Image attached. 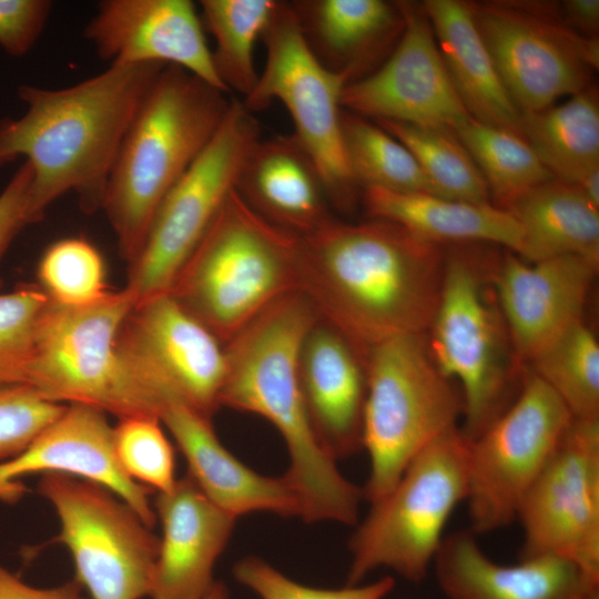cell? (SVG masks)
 I'll return each instance as SVG.
<instances>
[{
  "instance_id": "obj_1",
  "label": "cell",
  "mask_w": 599,
  "mask_h": 599,
  "mask_svg": "<svg viewBox=\"0 0 599 599\" xmlns=\"http://www.w3.org/2000/svg\"><path fill=\"white\" fill-rule=\"evenodd\" d=\"M300 238L298 291L365 361L383 342L428 331L445 246L382 219L347 223L332 216Z\"/></svg>"
},
{
  "instance_id": "obj_2",
  "label": "cell",
  "mask_w": 599,
  "mask_h": 599,
  "mask_svg": "<svg viewBox=\"0 0 599 599\" xmlns=\"http://www.w3.org/2000/svg\"><path fill=\"white\" fill-rule=\"evenodd\" d=\"M165 64L110 63L103 72L63 89L20 84L26 112L0 120V167L24 158L33 172L32 224L60 196L74 192L81 210H102L123 138Z\"/></svg>"
},
{
  "instance_id": "obj_3",
  "label": "cell",
  "mask_w": 599,
  "mask_h": 599,
  "mask_svg": "<svg viewBox=\"0 0 599 599\" xmlns=\"http://www.w3.org/2000/svg\"><path fill=\"white\" fill-rule=\"evenodd\" d=\"M317 318L309 300L295 291L227 342L220 406L256 414L281 434L290 459L284 476L300 497L303 521L356 525L363 490L318 443L301 390L300 351Z\"/></svg>"
},
{
  "instance_id": "obj_4",
  "label": "cell",
  "mask_w": 599,
  "mask_h": 599,
  "mask_svg": "<svg viewBox=\"0 0 599 599\" xmlns=\"http://www.w3.org/2000/svg\"><path fill=\"white\" fill-rule=\"evenodd\" d=\"M232 99L166 65L135 113L112 166L102 210L121 257L132 264L167 193L207 146Z\"/></svg>"
},
{
  "instance_id": "obj_5",
  "label": "cell",
  "mask_w": 599,
  "mask_h": 599,
  "mask_svg": "<svg viewBox=\"0 0 599 599\" xmlns=\"http://www.w3.org/2000/svg\"><path fill=\"white\" fill-rule=\"evenodd\" d=\"M300 235L256 213L234 189L167 294L224 346L298 291Z\"/></svg>"
},
{
  "instance_id": "obj_6",
  "label": "cell",
  "mask_w": 599,
  "mask_h": 599,
  "mask_svg": "<svg viewBox=\"0 0 599 599\" xmlns=\"http://www.w3.org/2000/svg\"><path fill=\"white\" fill-rule=\"evenodd\" d=\"M480 244L445 246V271L426 339L439 370L457 382L468 440L480 435L516 398L525 369L518 364Z\"/></svg>"
},
{
  "instance_id": "obj_7",
  "label": "cell",
  "mask_w": 599,
  "mask_h": 599,
  "mask_svg": "<svg viewBox=\"0 0 599 599\" xmlns=\"http://www.w3.org/2000/svg\"><path fill=\"white\" fill-rule=\"evenodd\" d=\"M363 449L369 474L362 487L370 505L387 495L409 463L464 414L460 390L435 364L426 333L398 336L366 358Z\"/></svg>"
},
{
  "instance_id": "obj_8",
  "label": "cell",
  "mask_w": 599,
  "mask_h": 599,
  "mask_svg": "<svg viewBox=\"0 0 599 599\" xmlns=\"http://www.w3.org/2000/svg\"><path fill=\"white\" fill-rule=\"evenodd\" d=\"M469 440L455 427L423 449L349 539L347 586L377 568L410 582L428 575L456 506L467 497Z\"/></svg>"
},
{
  "instance_id": "obj_9",
  "label": "cell",
  "mask_w": 599,
  "mask_h": 599,
  "mask_svg": "<svg viewBox=\"0 0 599 599\" xmlns=\"http://www.w3.org/2000/svg\"><path fill=\"white\" fill-rule=\"evenodd\" d=\"M261 40L265 67L242 103L255 113L281 101L293 120L292 134L321 174L329 204L343 212L352 210L362 191L343 144L341 101L347 78L315 57L291 2L280 1Z\"/></svg>"
},
{
  "instance_id": "obj_10",
  "label": "cell",
  "mask_w": 599,
  "mask_h": 599,
  "mask_svg": "<svg viewBox=\"0 0 599 599\" xmlns=\"http://www.w3.org/2000/svg\"><path fill=\"white\" fill-rule=\"evenodd\" d=\"M134 304L125 287L84 306L48 300L37 322L27 385L57 404L90 406L118 419L145 416L116 355L120 327Z\"/></svg>"
},
{
  "instance_id": "obj_11",
  "label": "cell",
  "mask_w": 599,
  "mask_h": 599,
  "mask_svg": "<svg viewBox=\"0 0 599 599\" xmlns=\"http://www.w3.org/2000/svg\"><path fill=\"white\" fill-rule=\"evenodd\" d=\"M120 368L144 413L184 403L212 419L221 407L224 346L170 294L134 304L118 338Z\"/></svg>"
},
{
  "instance_id": "obj_12",
  "label": "cell",
  "mask_w": 599,
  "mask_h": 599,
  "mask_svg": "<svg viewBox=\"0 0 599 599\" xmlns=\"http://www.w3.org/2000/svg\"><path fill=\"white\" fill-rule=\"evenodd\" d=\"M261 139L255 113L232 99L214 136L160 204L124 286L135 303L167 294L229 194L242 165Z\"/></svg>"
},
{
  "instance_id": "obj_13",
  "label": "cell",
  "mask_w": 599,
  "mask_h": 599,
  "mask_svg": "<svg viewBox=\"0 0 599 599\" xmlns=\"http://www.w3.org/2000/svg\"><path fill=\"white\" fill-rule=\"evenodd\" d=\"M38 491L60 522L53 542L68 548L74 581L90 599L149 597L160 538L126 502L98 484L55 473L41 475Z\"/></svg>"
},
{
  "instance_id": "obj_14",
  "label": "cell",
  "mask_w": 599,
  "mask_h": 599,
  "mask_svg": "<svg viewBox=\"0 0 599 599\" xmlns=\"http://www.w3.org/2000/svg\"><path fill=\"white\" fill-rule=\"evenodd\" d=\"M564 402L525 368L520 389L480 435L469 440V530L488 534L508 526L572 420Z\"/></svg>"
},
{
  "instance_id": "obj_15",
  "label": "cell",
  "mask_w": 599,
  "mask_h": 599,
  "mask_svg": "<svg viewBox=\"0 0 599 599\" xmlns=\"http://www.w3.org/2000/svg\"><path fill=\"white\" fill-rule=\"evenodd\" d=\"M471 7L477 30L520 113L545 109L592 84L598 38L569 29L558 4L489 1Z\"/></svg>"
},
{
  "instance_id": "obj_16",
  "label": "cell",
  "mask_w": 599,
  "mask_h": 599,
  "mask_svg": "<svg viewBox=\"0 0 599 599\" xmlns=\"http://www.w3.org/2000/svg\"><path fill=\"white\" fill-rule=\"evenodd\" d=\"M517 519L521 558H562L599 582V419L572 418Z\"/></svg>"
},
{
  "instance_id": "obj_17",
  "label": "cell",
  "mask_w": 599,
  "mask_h": 599,
  "mask_svg": "<svg viewBox=\"0 0 599 599\" xmlns=\"http://www.w3.org/2000/svg\"><path fill=\"white\" fill-rule=\"evenodd\" d=\"M397 3L404 26L395 48L376 70L345 87L342 108L372 121L456 133L471 118L451 84L430 22L422 4Z\"/></svg>"
},
{
  "instance_id": "obj_18",
  "label": "cell",
  "mask_w": 599,
  "mask_h": 599,
  "mask_svg": "<svg viewBox=\"0 0 599 599\" xmlns=\"http://www.w3.org/2000/svg\"><path fill=\"white\" fill-rule=\"evenodd\" d=\"M599 262L564 255L527 262L511 251L495 260L491 282L522 369L551 342L583 321Z\"/></svg>"
},
{
  "instance_id": "obj_19",
  "label": "cell",
  "mask_w": 599,
  "mask_h": 599,
  "mask_svg": "<svg viewBox=\"0 0 599 599\" xmlns=\"http://www.w3.org/2000/svg\"><path fill=\"white\" fill-rule=\"evenodd\" d=\"M106 414L85 405H68L30 445L0 463V500L18 501L26 487L21 478L55 473L98 484L126 502L151 528L156 521L150 488L122 468Z\"/></svg>"
},
{
  "instance_id": "obj_20",
  "label": "cell",
  "mask_w": 599,
  "mask_h": 599,
  "mask_svg": "<svg viewBox=\"0 0 599 599\" xmlns=\"http://www.w3.org/2000/svg\"><path fill=\"white\" fill-rule=\"evenodd\" d=\"M84 37L104 61L179 67L229 94L190 0H103Z\"/></svg>"
},
{
  "instance_id": "obj_21",
  "label": "cell",
  "mask_w": 599,
  "mask_h": 599,
  "mask_svg": "<svg viewBox=\"0 0 599 599\" xmlns=\"http://www.w3.org/2000/svg\"><path fill=\"white\" fill-rule=\"evenodd\" d=\"M298 374L311 426L327 455L337 461L363 449L366 361L319 316L302 342Z\"/></svg>"
},
{
  "instance_id": "obj_22",
  "label": "cell",
  "mask_w": 599,
  "mask_h": 599,
  "mask_svg": "<svg viewBox=\"0 0 599 599\" xmlns=\"http://www.w3.org/2000/svg\"><path fill=\"white\" fill-rule=\"evenodd\" d=\"M153 507L162 537L149 597L203 599L215 582L213 569L236 518L212 502L187 474L170 493L156 494Z\"/></svg>"
},
{
  "instance_id": "obj_23",
  "label": "cell",
  "mask_w": 599,
  "mask_h": 599,
  "mask_svg": "<svg viewBox=\"0 0 599 599\" xmlns=\"http://www.w3.org/2000/svg\"><path fill=\"white\" fill-rule=\"evenodd\" d=\"M187 464V475L217 507L233 517L266 511L301 518V500L285 478L262 475L235 457L217 438L212 419L184 403L160 417Z\"/></svg>"
},
{
  "instance_id": "obj_24",
  "label": "cell",
  "mask_w": 599,
  "mask_h": 599,
  "mask_svg": "<svg viewBox=\"0 0 599 599\" xmlns=\"http://www.w3.org/2000/svg\"><path fill=\"white\" fill-rule=\"evenodd\" d=\"M432 567L447 599H581L599 587L578 566L554 556L497 564L469 529L444 537Z\"/></svg>"
},
{
  "instance_id": "obj_25",
  "label": "cell",
  "mask_w": 599,
  "mask_h": 599,
  "mask_svg": "<svg viewBox=\"0 0 599 599\" xmlns=\"http://www.w3.org/2000/svg\"><path fill=\"white\" fill-rule=\"evenodd\" d=\"M291 4L315 57L331 71L346 77L348 83L376 70L403 31L397 2L301 0Z\"/></svg>"
},
{
  "instance_id": "obj_26",
  "label": "cell",
  "mask_w": 599,
  "mask_h": 599,
  "mask_svg": "<svg viewBox=\"0 0 599 599\" xmlns=\"http://www.w3.org/2000/svg\"><path fill=\"white\" fill-rule=\"evenodd\" d=\"M235 190L262 217L300 236L332 217L321 174L293 134L261 138L242 165Z\"/></svg>"
},
{
  "instance_id": "obj_27",
  "label": "cell",
  "mask_w": 599,
  "mask_h": 599,
  "mask_svg": "<svg viewBox=\"0 0 599 599\" xmlns=\"http://www.w3.org/2000/svg\"><path fill=\"white\" fill-rule=\"evenodd\" d=\"M422 7L451 84L470 118L521 135V113L477 30L471 2L426 0Z\"/></svg>"
},
{
  "instance_id": "obj_28",
  "label": "cell",
  "mask_w": 599,
  "mask_h": 599,
  "mask_svg": "<svg viewBox=\"0 0 599 599\" xmlns=\"http://www.w3.org/2000/svg\"><path fill=\"white\" fill-rule=\"evenodd\" d=\"M361 197L372 219L394 222L428 242L447 246L489 244L517 254L521 232L514 216L493 203H468L428 193H396L375 187Z\"/></svg>"
},
{
  "instance_id": "obj_29",
  "label": "cell",
  "mask_w": 599,
  "mask_h": 599,
  "mask_svg": "<svg viewBox=\"0 0 599 599\" xmlns=\"http://www.w3.org/2000/svg\"><path fill=\"white\" fill-rule=\"evenodd\" d=\"M506 211L519 225L521 246L517 255L524 261L578 255L599 262V206L576 184L550 179Z\"/></svg>"
},
{
  "instance_id": "obj_30",
  "label": "cell",
  "mask_w": 599,
  "mask_h": 599,
  "mask_svg": "<svg viewBox=\"0 0 599 599\" xmlns=\"http://www.w3.org/2000/svg\"><path fill=\"white\" fill-rule=\"evenodd\" d=\"M520 133L555 177L579 185L599 172L597 87L560 104L521 113Z\"/></svg>"
},
{
  "instance_id": "obj_31",
  "label": "cell",
  "mask_w": 599,
  "mask_h": 599,
  "mask_svg": "<svg viewBox=\"0 0 599 599\" xmlns=\"http://www.w3.org/2000/svg\"><path fill=\"white\" fill-rule=\"evenodd\" d=\"M276 0H202V22L214 39L212 59L216 73L230 92L246 98L258 74L254 65L257 40L274 16Z\"/></svg>"
},
{
  "instance_id": "obj_32",
  "label": "cell",
  "mask_w": 599,
  "mask_h": 599,
  "mask_svg": "<svg viewBox=\"0 0 599 599\" xmlns=\"http://www.w3.org/2000/svg\"><path fill=\"white\" fill-rule=\"evenodd\" d=\"M479 169L490 201L507 210L537 185L555 176L519 134L470 119L456 131Z\"/></svg>"
},
{
  "instance_id": "obj_33",
  "label": "cell",
  "mask_w": 599,
  "mask_h": 599,
  "mask_svg": "<svg viewBox=\"0 0 599 599\" xmlns=\"http://www.w3.org/2000/svg\"><path fill=\"white\" fill-rule=\"evenodd\" d=\"M346 160L361 191L435 194L412 152L374 121L343 109Z\"/></svg>"
},
{
  "instance_id": "obj_34",
  "label": "cell",
  "mask_w": 599,
  "mask_h": 599,
  "mask_svg": "<svg viewBox=\"0 0 599 599\" xmlns=\"http://www.w3.org/2000/svg\"><path fill=\"white\" fill-rule=\"evenodd\" d=\"M414 155L440 197L491 203L487 184L455 132L394 121H374Z\"/></svg>"
},
{
  "instance_id": "obj_35",
  "label": "cell",
  "mask_w": 599,
  "mask_h": 599,
  "mask_svg": "<svg viewBox=\"0 0 599 599\" xmlns=\"http://www.w3.org/2000/svg\"><path fill=\"white\" fill-rule=\"evenodd\" d=\"M526 368L564 402L573 418L599 419V344L585 321L551 342Z\"/></svg>"
},
{
  "instance_id": "obj_36",
  "label": "cell",
  "mask_w": 599,
  "mask_h": 599,
  "mask_svg": "<svg viewBox=\"0 0 599 599\" xmlns=\"http://www.w3.org/2000/svg\"><path fill=\"white\" fill-rule=\"evenodd\" d=\"M37 276L48 298L65 306L93 304L111 292L100 252L82 237L52 243L39 261Z\"/></svg>"
},
{
  "instance_id": "obj_37",
  "label": "cell",
  "mask_w": 599,
  "mask_h": 599,
  "mask_svg": "<svg viewBox=\"0 0 599 599\" xmlns=\"http://www.w3.org/2000/svg\"><path fill=\"white\" fill-rule=\"evenodd\" d=\"M118 420L113 427V441L124 471L153 493H170L177 481L175 455L161 420L151 416Z\"/></svg>"
},
{
  "instance_id": "obj_38",
  "label": "cell",
  "mask_w": 599,
  "mask_h": 599,
  "mask_svg": "<svg viewBox=\"0 0 599 599\" xmlns=\"http://www.w3.org/2000/svg\"><path fill=\"white\" fill-rule=\"evenodd\" d=\"M48 300L34 284L0 294V385H27L37 322Z\"/></svg>"
},
{
  "instance_id": "obj_39",
  "label": "cell",
  "mask_w": 599,
  "mask_h": 599,
  "mask_svg": "<svg viewBox=\"0 0 599 599\" xmlns=\"http://www.w3.org/2000/svg\"><path fill=\"white\" fill-rule=\"evenodd\" d=\"M234 578L261 599H384L395 587L393 577H383L372 583L339 589H322L298 583L267 561L247 556L233 567Z\"/></svg>"
},
{
  "instance_id": "obj_40",
  "label": "cell",
  "mask_w": 599,
  "mask_h": 599,
  "mask_svg": "<svg viewBox=\"0 0 599 599\" xmlns=\"http://www.w3.org/2000/svg\"><path fill=\"white\" fill-rule=\"evenodd\" d=\"M67 406L44 399L28 385H0V463L23 451Z\"/></svg>"
},
{
  "instance_id": "obj_41",
  "label": "cell",
  "mask_w": 599,
  "mask_h": 599,
  "mask_svg": "<svg viewBox=\"0 0 599 599\" xmlns=\"http://www.w3.org/2000/svg\"><path fill=\"white\" fill-rule=\"evenodd\" d=\"M48 0H0V47L11 57L26 55L50 17Z\"/></svg>"
},
{
  "instance_id": "obj_42",
  "label": "cell",
  "mask_w": 599,
  "mask_h": 599,
  "mask_svg": "<svg viewBox=\"0 0 599 599\" xmlns=\"http://www.w3.org/2000/svg\"><path fill=\"white\" fill-rule=\"evenodd\" d=\"M32 179V167L24 161L0 193V261L16 236L32 224L29 215Z\"/></svg>"
},
{
  "instance_id": "obj_43",
  "label": "cell",
  "mask_w": 599,
  "mask_h": 599,
  "mask_svg": "<svg viewBox=\"0 0 599 599\" xmlns=\"http://www.w3.org/2000/svg\"><path fill=\"white\" fill-rule=\"evenodd\" d=\"M0 599H88L74 580L51 588H37L23 582L0 565Z\"/></svg>"
},
{
  "instance_id": "obj_44",
  "label": "cell",
  "mask_w": 599,
  "mask_h": 599,
  "mask_svg": "<svg viewBox=\"0 0 599 599\" xmlns=\"http://www.w3.org/2000/svg\"><path fill=\"white\" fill-rule=\"evenodd\" d=\"M559 17L572 31L587 37L597 38L599 30L598 0H566L558 3Z\"/></svg>"
},
{
  "instance_id": "obj_45",
  "label": "cell",
  "mask_w": 599,
  "mask_h": 599,
  "mask_svg": "<svg viewBox=\"0 0 599 599\" xmlns=\"http://www.w3.org/2000/svg\"><path fill=\"white\" fill-rule=\"evenodd\" d=\"M229 591L225 585L222 581H216L213 583L210 591L203 599H229Z\"/></svg>"
},
{
  "instance_id": "obj_46",
  "label": "cell",
  "mask_w": 599,
  "mask_h": 599,
  "mask_svg": "<svg viewBox=\"0 0 599 599\" xmlns=\"http://www.w3.org/2000/svg\"><path fill=\"white\" fill-rule=\"evenodd\" d=\"M581 599H599V587H595L587 591Z\"/></svg>"
}]
</instances>
